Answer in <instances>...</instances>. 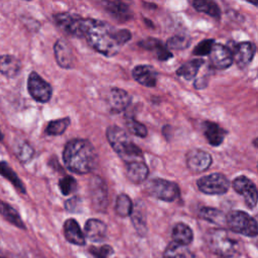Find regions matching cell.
I'll return each mask as SVG.
<instances>
[{
    "instance_id": "ee69618b",
    "label": "cell",
    "mask_w": 258,
    "mask_h": 258,
    "mask_svg": "<svg viewBox=\"0 0 258 258\" xmlns=\"http://www.w3.org/2000/svg\"><path fill=\"white\" fill-rule=\"evenodd\" d=\"M0 258H6V257H0Z\"/></svg>"
},
{
    "instance_id": "4dcf8cb0",
    "label": "cell",
    "mask_w": 258,
    "mask_h": 258,
    "mask_svg": "<svg viewBox=\"0 0 258 258\" xmlns=\"http://www.w3.org/2000/svg\"><path fill=\"white\" fill-rule=\"evenodd\" d=\"M13 150L18 160L22 163H28L34 156V149L27 141L24 140H19L14 143Z\"/></svg>"
},
{
    "instance_id": "4fadbf2b",
    "label": "cell",
    "mask_w": 258,
    "mask_h": 258,
    "mask_svg": "<svg viewBox=\"0 0 258 258\" xmlns=\"http://www.w3.org/2000/svg\"><path fill=\"white\" fill-rule=\"evenodd\" d=\"M187 167L197 173L207 170L212 164V156L205 150L202 149H191L187 152L186 157Z\"/></svg>"
},
{
    "instance_id": "ffe728a7",
    "label": "cell",
    "mask_w": 258,
    "mask_h": 258,
    "mask_svg": "<svg viewBox=\"0 0 258 258\" xmlns=\"http://www.w3.org/2000/svg\"><path fill=\"white\" fill-rule=\"evenodd\" d=\"M21 61L12 54L0 55V74L8 79L17 77L21 71Z\"/></svg>"
},
{
    "instance_id": "74e56055",
    "label": "cell",
    "mask_w": 258,
    "mask_h": 258,
    "mask_svg": "<svg viewBox=\"0 0 258 258\" xmlns=\"http://www.w3.org/2000/svg\"><path fill=\"white\" fill-rule=\"evenodd\" d=\"M114 250L110 245H102L100 247L93 246L89 249V254L92 258H109Z\"/></svg>"
},
{
    "instance_id": "9c48e42d",
    "label": "cell",
    "mask_w": 258,
    "mask_h": 258,
    "mask_svg": "<svg viewBox=\"0 0 258 258\" xmlns=\"http://www.w3.org/2000/svg\"><path fill=\"white\" fill-rule=\"evenodd\" d=\"M233 188L244 198V202L249 209L255 208L257 204V188L253 181L242 175L233 180Z\"/></svg>"
},
{
    "instance_id": "3957f363",
    "label": "cell",
    "mask_w": 258,
    "mask_h": 258,
    "mask_svg": "<svg viewBox=\"0 0 258 258\" xmlns=\"http://www.w3.org/2000/svg\"><path fill=\"white\" fill-rule=\"evenodd\" d=\"M106 136L113 150L126 164L135 161H144L141 149L131 141L127 133L120 127L116 125L109 126Z\"/></svg>"
},
{
    "instance_id": "7a4b0ae2",
    "label": "cell",
    "mask_w": 258,
    "mask_h": 258,
    "mask_svg": "<svg viewBox=\"0 0 258 258\" xmlns=\"http://www.w3.org/2000/svg\"><path fill=\"white\" fill-rule=\"evenodd\" d=\"M97 152L94 146L86 139L69 141L62 152V159L67 168L77 174L91 172L97 164Z\"/></svg>"
},
{
    "instance_id": "8d00e7d4",
    "label": "cell",
    "mask_w": 258,
    "mask_h": 258,
    "mask_svg": "<svg viewBox=\"0 0 258 258\" xmlns=\"http://www.w3.org/2000/svg\"><path fill=\"white\" fill-rule=\"evenodd\" d=\"M58 187L63 196H69L71 194H74L77 190L78 183L74 177L68 175L59 179Z\"/></svg>"
},
{
    "instance_id": "d590c367",
    "label": "cell",
    "mask_w": 258,
    "mask_h": 258,
    "mask_svg": "<svg viewBox=\"0 0 258 258\" xmlns=\"http://www.w3.org/2000/svg\"><path fill=\"white\" fill-rule=\"evenodd\" d=\"M126 126H127L128 130L136 136H139L141 138H145L147 136L146 127L142 123H140L136 119H134L133 117H129L126 119Z\"/></svg>"
},
{
    "instance_id": "8fae6325",
    "label": "cell",
    "mask_w": 258,
    "mask_h": 258,
    "mask_svg": "<svg viewBox=\"0 0 258 258\" xmlns=\"http://www.w3.org/2000/svg\"><path fill=\"white\" fill-rule=\"evenodd\" d=\"M53 20L55 24L63 30L66 33L81 37V26L83 18L79 15L72 14V13H57L53 15Z\"/></svg>"
},
{
    "instance_id": "4316f807",
    "label": "cell",
    "mask_w": 258,
    "mask_h": 258,
    "mask_svg": "<svg viewBox=\"0 0 258 258\" xmlns=\"http://www.w3.org/2000/svg\"><path fill=\"white\" fill-rule=\"evenodd\" d=\"M131 220L135 230L138 232L140 236H144L147 231L146 227V216L143 209V206L140 202H138L135 206H133V210L131 212Z\"/></svg>"
},
{
    "instance_id": "484cf974",
    "label": "cell",
    "mask_w": 258,
    "mask_h": 258,
    "mask_svg": "<svg viewBox=\"0 0 258 258\" xmlns=\"http://www.w3.org/2000/svg\"><path fill=\"white\" fill-rule=\"evenodd\" d=\"M0 175L4 178H6L14 187L17 191L20 194H25L26 188L22 180L19 178L17 173L11 168V166L5 161L1 160L0 161Z\"/></svg>"
},
{
    "instance_id": "60d3db41",
    "label": "cell",
    "mask_w": 258,
    "mask_h": 258,
    "mask_svg": "<svg viewBox=\"0 0 258 258\" xmlns=\"http://www.w3.org/2000/svg\"><path fill=\"white\" fill-rule=\"evenodd\" d=\"M81 205H82V200L79 197H73L68 201H66L64 208L68 212L77 213V212H80Z\"/></svg>"
},
{
    "instance_id": "e0dca14e",
    "label": "cell",
    "mask_w": 258,
    "mask_h": 258,
    "mask_svg": "<svg viewBox=\"0 0 258 258\" xmlns=\"http://www.w3.org/2000/svg\"><path fill=\"white\" fill-rule=\"evenodd\" d=\"M131 98L128 93L119 88H112L108 95V103L112 113L124 111L130 104Z\"/></svg>"
},
{
    "instance_id": "7c38bea8",
    "label": "cell",
    "mask_w": 258,
    "mask_h": 258,
    "mask_svg": "<svg viewBox=\"0 0 258 258\" xmlns=\"http://www.w3.org/2000/svg\"><path fill=\"white\" fill-rule=\"evenodd\" d=\"M208 55L212 67L218 70L228 69L233 63L232 51L229 47L221 43L215 42Z\"/></svg>"
},
{
    "instance_id": "ab89813d",
    "label": "cell",
    "mask_w": 258,
    "mask_h": 258,
    "mask_svg": "<svg viewBox=\"0 0 258 258\" xmlns=\"http://www.w3.org/2000/svg\"><path fill=\"white\" fill-rule=\"evenodd\" d=\"M215 41L214 39H205L203 41H201L194 49L192 53L195 55H208L214 45Z\"/></svg>"
},
{
    "instance_id": "d4e9b609",
    "label": "cell",
    "mask_w": 258,
    "mask_h": 258,
    "mask_svg": "<svg viewBox=\"0 0 258 258\" xmlns=\"http://www.w3.org/2000/svg\"><path fill=\"white\" fill-rule=\"evenodd\" d=\"M171 237L173 240L172 242L182 246H187L192 242L194 234L187 225L183 223H177L172 229Z\"/></svg>"
},
{
    "instance_id": "cb8c5ba5",
    "label": "cell",
    "mask_w": 258,
    "mask_h": 258,
    "mask_svg": "<svg viewBox=\"0 0 258 258\" xmlns=\"http://www.w3.org/2000/svg\"><path fill=\"white\" fill-rule=\"evenodd\" d=\"M105 7L109 11V13L113 15V17L116 18L118 21L124 22L131 19L132 17V13L129 6L123 2L108 1L105 3Z\"/></svg>"
},
{
    "instance_id": "30bf717a",
    "label": "cell",
    "mask_w": 258,
    "mask_h": 258,
    "mask_svg": "<svg viewBox=\"0 0 258 258\" xmlns=\"http://www.w3.org/2000/svg\"><path fill=\"white\" fill-rule=\"evenodd\" d=\"M90 195L96 211H104L108 206V189L104 180L99 176H94L90 180Z\"/></svg>"
},
{
    "instance_id": "7402d4cb",
    "label": "cell",
    "mask_w": 258,
    "mask_h": 258,
    "mask_svg": "<svg viewBox=\"0 0 258 258\" xmlns=\"http://www.w3.org/2000/svg\"><path fill=\"white\" fill-rule=\"evenodd\" d=\"M149 174V169L144 161H135L126 164V175L133 183H142Z\"/></svg>"
},
{
    "instance_id": "277c9868",
    "label": "cell",
    "mask_w": 258,
    "mask_h": 258,
    "mask_svg": "<svg viewBox=\"0 0 258 258\" xmlns=\"http://www.w3.org/2000/svg\"><path fill=\"white\" fill-rule=\"evenodd\" d=\"M210 250L221 257H230L240 247L239 240L224 229H212L206 236Z\"/></svg>"
},
{
    "instance_id": "52a82bcc",
    "label": "cell",
    "mask_w": 258,
    "mask_h": 258,
    "mask_svg": "<svg viewBox=\"0 0 258 258\" xmlns=\"http://www.w3.org/2000/svg\"><path fill=\"white\" fill-rule=\"evenodd\" d=\"M199 189L206 195H224L230 186L229 179L222 173H211L197 181Z\"/></svg>"
},
{
    "instance_id": "5b68a950",
    "label": "cell",
    "mask_w": 258,
    "mask_h": 258,
    "mask_svg": "<svg viewBox=\"0 0 258 258\" xmlns=\"http://www.w3.org/2000/svg\"><path fill=\"white\" fill-rule=\"evenodd\" d=\"M226 225L232 232L247 237H256L258 234L256 220L242 211L229 213V215L226 216Z\"/></svg>"
},
{
    "instance_id": "f1b7e54d",
    "label": "cell",
    "mask_w": 258,
    "mask_h": 258,
    "mask_svg": "<svg viewBox=\"0 0 258 258\" xmlns=\"http://www.w3.org/2000/svg\"><path fill=\"white\" fill-rule=\"evenodd\" d=\"M203 63H204V59H202V58L191 59V60L183 63L182 66H180L176 70V75L178 77L185 79L186 81H190L197 76V74H198L199 70L201 69V67L203 66Z\"/></svg>"
},
{
    "instance_id": "f35d334b",
    "label": "cell",
    "mask_w": 258,
    "mask_h": 258,
    "mask_svg": "<svg viewBox=\"0 0 258 258\" xmlns=\"http://www.w3.org/2000/svg\"><path fill=\"white\" fill-rule=\"evenodd\" d=\"M190 41L184 37V36H172L170 38H168L167 42H166V46L167 48L170 49H183L185 47H187L189 45Z\"/></svg>"
},
{
    "instance_id": "ac0fdd59",
    "label": "cell",
    "mask_w": 258,
    "mask_h": 258,
    "mask_svg": "<svg viewBox=\"0 0 258 258\" xmlns=\"http://www.w3.org/2000/svg\"><path fill=\"white\" fill-rule=\"evenodd\" d=\"M107 234V226L101 220L90 219L85 224V237L92 242H102Z\"/></svg>"
},
{
    "instance_id": "b9f144b4",
    "label": "cell",
    "mask_w": 258,
    "mask_h": 258,
    "mask_svg": "<svg viewBox=\"0 0 258 258\" xmlns=\"http://www.w3.org/2000/svg\"><path fill=\"white\" fill-rule=\"evenodd\" d=\"M3 137H4V135H3L2 131L0 130V141H2V140H3Z\"/></svg>"
},
{
    "instance_id": "e575fe53",
    "label": "cell",
    "mask_w": 258,
    "mask_h": 258,
    "mask_svg": "<svg viewBox=\"0 0 258 258\" xmlns=\"http://www.w3.org/2000/svg\"><path fill=\"white\" fill-rule=\"evenodd\" d=\"M71 120L70 118H61L56 120H51L46 128H45V134L49 136H56L62 134L67 128L70 126Z\"/></svg>"
},
{
    "instance_id": "83f0119b",
    "label": "cell",
    "mask_w": 258,
    "mask_h": 258,
    "mask_svg": "<svg viewBox=\"0 0 258 258\" xmlns=\"http://www.w3.org/2000/svg\"><path fill=\"white\" fill-rule=\"evenodd\" d=\"M0 215L10 224L14 225L17 228L25 229V225L18 214V212L8 203L0 200Z\"/></svg>"
},
{
    "instance_id": "2e32d148",
    "label": "cell",
    "mask_w": 258,
    "mask_h": 258,
    "mask_svg": "<svg viewBox=\"0 0 258 258\" xmlns=\"http://www.w3.org/2000/svg\"><path fill=\"white\" fill-rule=\"evenodd\" d=\"M134 80L142 86L153 88L156 85L158 74L155 69L148 64H139L132 70Z\"/></svg>"
},
{
    "instance_id": "44dd1931",
    "label": "cell",
    "mask_w": 258,
    "mask_h": 258,
    "mask_svg": "<svg viewBox=\"0 0 258 258\" xmlns=\"http://www.w3.org/2000/svg\"><path fill=\"white\" fill-rule=\"evenodd\" d=\"M202 127L204 135L212 146H219L222 144L227 134V132L223 128H221L217 123L212 121L204 122Z\"/></svg>"
},
{
    "instance_id": "603a6c76",
    "label": "cell",
    "mask_w": 258,
    "mask_h": 258,
    "mask_svg": "<svg viewBox=\"0 0 258 258\" xmlns=\"http://www.w3.org/2000/svg\"><path fill=\"white\" fill-rule=\"evenodd\" d=\"M139 45L144 49L150 50L155 53L159 60H167L172 56V53L167 49V47L157 38L148 37L139 42Z\"/></svg>"
},
{
    "instance_id": "d6986e66",
    "label": "cell",
    "mask_w": 258,
    "mask_h": 258,
    "mask_svg": "<svg viewBox=\"0 0 258 258\" xmlns=\"http://www.w3.org/2000/svg\"><path fill=\"white\" fill-rule=\"evenodd\" d=\"M63 235L66 239L78 246H83L86 244V237L81 230L80 225L75 219H68L63 224Z\"/></svg>"
},
{
    "instance_id": "7bdbcfd3",
    "label": "cell",
    "mask_w": 258,
    "mask_h": 258,
    "mask_svg": "<svg viewBox=\"0 0 258 258\" xmlns=\"http://www.w3.org/2000/svg\"><path fill=\"white\" fill-rule=\"evenodd\" d=\"M220 258H230V257H220Z\"/></svg>"
},
{
    "instance_id": "5bb4252c",
    "label": "cell",
    "mask_w": 258,
    "mask_h": 258,
    "mask_svg": "<svg viewBox=\"0 0 258 258\" xmlns=\"http://www.w3.org/2000/svg\"><path fill=\"white\" fill-rule=\"evenodd\" d=\"M255 53V46L252 42L243 41L236 43L234 45V49L232 51L233 60L240 67L245 68L248 66Z\"/></svg>"
},
{
    "instance_id": "8992f818",
    "label": "cell",
    "mask_w": 258,
    "mask_h": 258,
    "mask_svg": "<svg viewBox=\"0 0 258 258\" xmlns=\"http://www.w3.org/2000/svg\"><path fill=\"white\" fill-rule=\"evenodd\" d=\"M146 189L150 196L164 202H172L179 196L178 185L175 182L163 178L151 179Z\"/></svg>"
},
{
    "instance_id": "f546056e",
    "label": "cell",
    "mask_w": 258,
    "mask_h": 258,
    "mask_svg": "<svg viewBox=\"0 0 258 258\" xmlns=\"http://www.w3.org/2000/svg\"><path fill=\"white\" fill-rule=\"evenodd\" d=\"M200 217L203 220H206L218 226L226 225V215L222 211L215 208H210V207L202 208L200 210Z\"/></svg>"
},
{
    "instance_id": "836d02e7",
    "label": "cell",
    "mask_w": 258,
    "mask_h": 258,
    "mask_svg": "<svg viewBox=\"0 0 258 258\" xmlns=\"http://www.w3.org/2000/svg\"><path fill=\"white\" fill-rule=\"evenodd\" d=\"M133 210V204L131 199L125 195V194H121L117 197L116 200V206H115V211L116 214L119 217L125 218L131 215V212Z\"/></svg>"
},
{
    "instance_id": "6da1fadb",
    "label": "cell",
    "mask_w": 258,
    "mask_h": 258,
    "mask_svg": "<svg viewBox=\"0 0 258 258\" xmlns=\"http://www.w3.org/2000/svg\"><path fill=\"white\" fill-rule=\"evenodd\" d=\"M81 37H85L96 51L111 57L130 40L131 32L127 29H117L105 21L83 18Z\"/></svg>"
},
{
    "instance_id": "1f68e13d",
    "label": "cell",
    "mask_w": 258,
    "mask_h": 258,
    "mask_svg": "<svg viewBox=\"0 0 258 258\" xmlns=\"http://www.w3.org/2000/svg\"><path fill=\"white\" fill-rule=\"evenodd\" d=\"M164 258H197L196 255L186 247L174 242L167 245L164 251Z\"/></svg>"
},
{
    "instance_id": "d6a6232c",
    "label": "cell",
    "mask_w": 258,
    "mask_h": 258,
    "mask_svg": "<svg viewBox=\"0 0 258 258\" xmlns=\"http://www.w3.org/2000/svg\"><path fill=\"white\" fill-rule=\"evenodd\" d=\"M192 6L197 11L208 14L214 18H219L221 15L220 8L217 5V3L214 1L196 0V1H192Z\"/></svg>"
},
{
    "instance_id": "9a60e30c",
    "label": "cell",
    "mask_w": 258,
    "mask_h": 258,
    "mask_svg": "<svg viewBox=\"0 0 258 258\" xmlns=\"http://www.w3.org/2000/svg\"><path fill=\"white\" fill-rule=\"evenodd\" d=\"M54 57L57 64L63 69H71L74 66V54L71 45L63 39H57L53 46Z\"/></svg>"
},
{
    "instance_id": "ba28073f",
    "label": "cell",
    "mask_w": 258,
    "mask_h": 258,
    "mask_svg": "<svg viewBox=\"0 0 258 258\" xmlns=\"http://www.w3.org/2000/svg\"><path fill=\"white\" fill-rule=\"evenodd\" d=\"M27 91L31 98L38 103H46L52 95V88L36 72H31L27 79Z\"/></svg>"
}]
</instances>
